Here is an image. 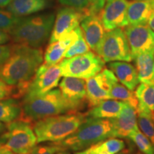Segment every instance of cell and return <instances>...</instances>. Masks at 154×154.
I'll list each match as a JSON object with an SVG mask.
<instances>
[{"label":"cell","instance_id":"23","mask_svg":"<svg viewBox=\"0 0 154 154\" xmlns=\"http://www.w3.org/2000/svg\"><path fill=\"white\" fill-rule=\"evenodd\" d=\"M126 143L118 138H109L86 149L89 154H117L124 151Z\"/></svg>","mask_w":154,"mask_h":154},{"label":"cell","instance_id":"30","mask_svg":"<svg viewBox=\"0 0 154 154\" xmlns=\"http://www.w3.org/2000/svg\"><path fill=\"white\" fill-rule=\"evenodd\" d=\"M22 18L8 10H0V29L9 33L15 27Z\"/></svg>","mask_w":154,"mask_h":154},{"label":"cell","instance_id":"42","mask_svg":"<svg viewBox=\"0 0 154 154\" xmlns=\"http://www.w3.org/2000/svg\"><path fill=\"white\" fill-rule=\"evenodd\" d=\"M56 154H72V153H71L70 152L67 151L66 150H63V151L58 152V153H57Z\"/></svg>","mask_w":154,"mask_h":154},{"label":"cell","instance_id":"16","mask_svg":"<svg viewBox=\"0 0 154 154\" xmlns=\"http://www.w3.org/2000/svg\"><path fill=\"white\" fill-rule=\"evenodd\" d=\"M83 36L90 49L96 52L101 44L106 30L99 14H89L80 23Z\"/></svg>","mask_w":154,"mask_h":154},{"label":"cell","instance_id":"11","mask_svg":"<svg viewBox=\"0 0 154 154\" xmlns=\"http://www.w3.org/2000/svg\"><path fill=\"white\" fill-rule=\"evenodd\" d=\"M132 58L140 54L154 52V32L147 24L128 25L124 30Z\"/></svg>","mask_w":154,"mask_h":154},{"label":"cell","instance_id":"40","mask_svg":"<svg viewBox=\"0 0 154 154\" xmlns=\"http://www.w3.org/2000/svg\"><path fill=\"white\" fill-rule=\"evenodd\" d=\"M0 154H17V153H14V152L9 151V150H7L3 146V149L2 150L1 152H0Z\"/></svg>","mask_w":154,"mask_h":154},{"label":"cell","instance_id":"43","mask_svg":"<svg viewBox=\"0 0 154 154\" xmlns=\"http://www.w3.org/2000/svg\"><path fill=\"white\" fill-rule=\"evenodd\" d=\"M3 143H4V139L2 136H0V145H2V144H3Z\"/></svg>","mask_w":154,"mask_h":154},{"label":"cell","instance_id":"36","mask_svg":"<svg viewBox=\"0 0 154 154\" xmlns=\"http://www.w3.org/2000/svg\"><path fill=\"white\" fill-rule=\"evenodd\" d=\"M11 40V36L7 32L0 29V44H5Z\"/></svg>","mask_w":154,"mask_h":154},{"label":"cell","instance_id":"2","mask_svg":"<svg viewBox=\"0 0 154 154\" xmlns=\"http://www.w3.org/2000/svg\"><path fill=\"white\" fill-rule=\"evenodd\" d=\"M87 116L86 113L78 111L51 116L35 121L32 126L37 143L63 140L76 131Z\"/></svg>","mask_w":154,"mask_h":154},{"label":"cell","instance_id":"45","mask_svg":"<svg viewBox=\"0 0 154 154\" xmlns=\"http://www.w3.org/2000/svg\"><path fill=\"white\" fill-rule=\"evenodd\" d=\"M136 154H143V153H142L141 152H138V153H137Z\"/></svg>","mask_w":154,"mask_h":154},{"label":"cell","instance_id":"22","mask_svg":"<svg viewBox=\"0 0 154 154\" xmlns=\"http://www.w3.org/2000/svg\"><path fill=\"white\" fill-rule=\"evenodd\" d=\"M48 5V0H12L7 10L21 17L43 10Z\"/></svg>","mask_w":154,"mask_h":154},{"label":"cell","instance_id":"27","mask_svg":"<svg viewBox=\"0 0 154 154\" xmlns=\"http://www.w3.org/2000/svg\"><path fill=\"white\" fill-rule=\"evenodd\" d=\"M138 104L143 106L150 111H154V84L140 83L136 91Z\"/></svg>","mask_w":154,"mask_h":154},{"label":"cell","instance_id":"12","mask_svg":"<svg viewBox=\"0 0 154 154\" xmlns=\"http://www.w3.org/2000/svg\"><path fill=\"white\" fill-rule=\"evenodd\" d=\"M88 14L86 11H82L72 7H64L58 11L54 24L49 38V44L58 41L78 27L82 19Z\"/></svg>","mask_w":154,"mask_h":154},{"label":"cell","instance_id":"18","mask_svg":"<svg viewBox=\"0 0 154 154\" xmlns=\"http://www.w3.org/2000/svg\"><path fill=\"white\" fill-rule=\"evenodd\" d=\"M109 68L118 79L121 84L128 89L134 91L139 84L136 67L127 61H112Z\"/></svg>","mask_w":154,"mask_h":154},{"label":"cell","instance_id":"35","mask_svg":"<svg viewBox=\"0 0 154 154\" xmlns=\"http://www.w3.org/2000/svg\"><path fill=\"white\" fill-rule=\"evenodd\" d=\"M12 49V45L0 44V67L7 61L10 57Z\"/></svg>","mask_w":154,"mask_h":154},{"label":"cell","instance_id":"28","mask_svg":"<svg viewBox=\"0 0 154 154\" xmlns=\"http://www.w3.org/2000/svg\"><path fill=\"white\" fill-rule=\"evenodd\" d=\"M128 138L137 146L138 149L143 154H154L153 144L139 128L131 133Z\"/></svg>","mask_w":154,"mask_h":154},{"label":"cell","instance_id":"3","mask_svg":"<svg viewBox=\"0 0 154 154\" xmlns=\"http://www.w3.org/2000/svg\"><path fill=\"white\" fill-rule=\"evenodd\" d=\"M21 103L22 113L19 119L30 124L51 116L78 112L63 97L59 88H54L43 96L22 101Z\"/></svg>","mask_w":154,"mask_h":154},{"label":"cell","instance_id":"29","mask_svg":"<svg viewBox=\"0 0 154 154\" xmlns=\"http://www.w3.org/2000/svg\"><path fill=\"white\" fill-rule=\"evenodd\" d=\"M90 51V48L86 43L85 38L83 36L82 32L79 36L78 38L73 42L69 46V47L65 52L63 56L64 59H69V58L75 57V56L87 53Z\"/></svg>","mask_w":154,"mask_h":154},{"label":"cell","instance_id":"44","mask_svg":"<svg viewBox=\"0 0 154 154\" xmlns=\"http://www.w3.org/2000/svg\"><path fill=\"white\" fill-rule=\"evenodd\" d=\"M3 149V144H2V145H0V152L2 151V150Z\"/></svg>","mask_w":154,"mask_h":154},{"label":"cell","instance_id":"46","mask_svg":"<svg viewBox=\"0 0 154 154\" xmlns=\"http://www.w3.org/2000/svg\"><path fill=\"white\" fill-rule=\"evenodd\" d=\"M153 120H154V111L153 112Z\"/></svg>","mask_w":154,"mask_h":154},{"label":"cell","instance_id":"13","mask_svg":"<svg viewBox=\"0 0 154 154\" xmlns=\"http://www.w3.org/2000/svg\"><path fill=\"white\" fill-rule=\"evenodd\" d=\"M128 0H106L103 9L99 13L106 32L128 26Z\"/></svg>","mask_w":154,"mask_h":154},{"label":"cell","instance_id":"7","mask_svg":"<svg viewBox=\"0 0 154 154\" xmlns=\"http://www.w3.org/2000/svg\"><path fill=\"white\" fill-rule=\"evenodd\" d=\"M61 76L88 79L104 68L105 61L93 51L63 59L59 63Z\"/></svg>","mask_w":154,"mask_h":154},{"label":"cell","instance_id":"34","mask_svg":"<svg viewBox=\"0 0 154 154\" xmlns=\"http://www.w3.org/2000/svg\"><path fill=\"white\" fill-rule=\"evenodd\" d=\"M89 4L88 12L89 14H99L103 9L106 0H88Z\"/></svg>","mask_w":154,"mask_h":154},{"label":"cell","instance_id":"17","mask_svg":"<svg viewBox=\"0 0 154 154\" xmlns=\"http://www.w3.org/2000/svg\"><path fill=\"white\" fill-rule=\"evenodd\" d=\"M82 32V29L79 26L59 38L58 41L50 43L44 53V63L47 65H55L60 63L63 59L67 49L78 38Z\"/></svg>","mask_w":154,"mask_h":154},{"label":"cell","instance_id":"33","mask_svg":"<svg viewBox=\"0 0 154 154\" xmlns=\"http://www.w3.org/2000/svg\"><path fill=\"white\" fill-rule=\"evenodd\" d=\"M12 86L8 85L0 79V101L11 99L12 97Z\"/></svg>","mask_w":154,"mask_h":154},{"label":"cell","instance_id":"24","mask_svg":"<svg viewBox=\"0 0 154 154\" xmlns=\"http://www.w3.org/2000/svg\"><path fill=\"white\" fill-rule=\"evenodd\" d=\"M22 113V103L17 99H8L0 101V122L9 124L17 120Z\"/></svg>","mask_w":154,"mask_h":154},{"label":"cell","instance_id":"8","mask_svg":"<svg viewBox=\"0 0 154 154\" xmlns=\"http://www.w3.org/2000/svg\"><path fill=\"white\" fill-rule=\"evenodd\" d=\"M96 53L105 62H130L133 60L126 33L121 28H116L106 32Z\"/></svg>","mask_w":154,"mask_h":154},{"label":"cell","instance_id":"4","mask_svg":"<svg viewBox=\"0 0 154 154\" xmlns=\"http://www.w3.org/2000/svg\"><path fill=\"white\" fill-rule=\"evenodd\" d=\"M55 17L53 14L22 18L9 32L14 44L39 48L51 36Z\"/></svg>","mask_w":154,"mask_h":154},{"label":"cell","instance_id":"1","mask_svg":"<svg viewBox=\"0 0 154 154\" xmlns=\"http://www.w3.org/2000/svg\"><path fill=\"white\" fill-rule=\"evenodd\" d=\"M43 59L40 48L14 44L10 57L0 67V79L11 86L30 84Z\"/></svg>","mask_w":154,"mask_h":154},{"label":"cell","instance_id":"10","mask_svg":"<svg viewBox=\"0 0 154 154\" xmlns=\"http://www.w3.org/2000/svg\"><path fill=\"white\" fill-rule=\"evenodd\" d=\"M86 82V103L91 109L103 100L110 99L109 94L111 88L119 80L112 71L103 68Z\"/></svg>","mask_w":154,"mask_h":154},{"label":"cell","instance_id":"41","mask_svg":"<svg viewBox=\"0 0 154 154\" xmlns=\"http://www.w3.org/2000/svg\"><path fill=\"white\" fill-rule=\"evenodd\" d=\"M6 127H7V126H6L4 123L0 122V134H2V133L3 134V133L5 131Z\"/></svg>","mask_w":154,"mask_h":154},{"label":"cell","instance_id":"6","mask_svg":"<svg viewBox=\"0 0 154 154\" xmlns=\"http://www.w3.org/2000/svg\"><path fill=\"white\" fill-rule=\"evenodd\" d=\"M2 135L3 146L17 154H29L37 144V138L33 126L26 121L17 119L7 124Z\"/></svg>","mask_w":154,"mask_h":154},{"label":"cell","instance_id":"21","mask_svg":"<svg viewBox=\"0 0 154 154\" xmlns=\"http://www.w3.org/2000/svg\"><path fill=\"white\" fill-rule=\"evenodd\" d=\"M133 60L135 61L139 82L154 84V52L140 54Z\"/></svg>","mask_w":154,"mask_h":154},{"label":"cell","instance_id":"20","mask_svg":"<svg viewBox=\"0 0 154 154\" xmlns=\"http://www.w3.org/2000/svg\"><path fill=\"white\" fill-rule=\"evenodd\" d=\"M125 104L126 103L119 100L106 99L91 108L86 113L92 118L111 119L120 114Z\"/></svg>","mask_w":154,"mask_h":154},{"label":"cell","instance_id":"26","mask_svg":"<svg viewBox=\"0 0 154 154\" xmlns=\"http://www.w3.org/2000/svg\"><path fill=\"white\" fill-rule=\"evenodd\" d=\"M109 96L111 99L121 101L137 110L138 106V100L136 93L134 91L128 89L126 86L116 83L111 88Z\"/></svg>","mask_w":154,"mask_h":154},{"label":"cell","instance_id":"37","mask_svg":"<svg viewBox=\"0 0 154 154\" xmlns=\"http://www.w3.org/2000/svg\"><path fill=\"white\" fill-rule=\"evenodd\" d=\"M148 24L149 25V26L151 28V29L154 32V11L151 14V17H150L149 21H148Z\"/></svg>","mask_w":154,"mask_h":154},{"label":"cell","instance_id":"5","mask_svg":"<svg viewBox=\"0 0 154 154\" xmlns=\"http://www.w3.org/2000/svg\"><path fill=\"white\" fill-rule=\"evenodd\" d=\"M109 138H111V125L109 119L87 116L76 131L55 143L65 150L81 151Z\"/></svg>","mask_w":154,"mask_h":154},{"label":"cell","instance_id":"32","mask_svg":"<svg viewBox=\"0 0 154 154\" xmlns=\"http://www.w3.org/2000/svg\"><path fill=\"white\" fill-rule=\"evenodd\" d=\"M61 5L66 6L69 7L79 9L82 11H86L88 12V0H57ZM89 14V12H88Z\"/></svg>","mask_w":154,"mask_h":154},{"label":"cell","instance_id":"19","mask_svg":"<svg viewBox=\"0 0 154 154\" xmlns=\"http://www.w3.org/2000/svg\"><path fill=\"white\" fill-rule=\"evenodd\" d=\"M154 11V0H136L129 2L127 10L128 25L147 24Z\"/></svg>","mask_w":154,"mask_h":154},{"label":"cell","instance_id":"9","mask_svg":"<svg viewBox=\"0 0 154 154\" xmlns=\"http://www.w3.org/2000/svg\"><path fill=\"white\" fill-rule=\"evenodd\" d=\"M61 76L59 63L55 65L42 63L34 74L23 101L43 96L54 89L59 84Z\"/></svg>","mask_w":154,"mask_h":154},{"label":"cell","instance_id":"39","mask_svg":"<svg viewBox=\"0 0 154 154\" xmlns=\"http://www.w3.org/2000/svg\"><path fill=\"white\" fill-rule=\"evenodd\" d=\"M127 153H128V151L124 150V151H121L120 153H117V154H127ZM75 154H89V153H88L86 151V150H84V151H81L76 152V153H75Z\"/></svg>","mask_w":154,"mask_h":154},{"label":"cell","instance_id":"25","mask_svg":"<svg viewBox=\"0 0 154 154\" xmlns=\"http://www.w3.org/2000/svg\"><path fill=\"white\" fill-rule=\"evenodd\" d=\"M138 125L141 132L151 140L154 146V120L153 111L138 104L137 109Z\"/></svg>","mask_w":154,"mask_h":154},{"label":"cell","instance_id":"14","mask_svg":"<svg viewBox=\"0 0 154 154\" xmlns=\"http://www.w3.org/2000/svg\"><path fill=\"white\" fill-rule=\"evenodd\" d=\"M59 89L67 101L77 111L86 103V82L84 79L65 76L59 84Z\"/></svg>","mask_w":154,"mask_h":154},{"label":"cell","instance_id":"15","mask_svg":"<svg viewBox=\"0 0 154 154\" xmlns=\"http://www.w3.org/2000/svg\"><path fill=\"white\" fill-rule=\"evenodd\" d=\"M109 120L111 125V138H128L138 128L137 110L127 103L118 116Z\"/></svg>","mask_w":154,"mask_h":154},{"label":"cell","instance_id":"31","mask_svg":"<svg viewBox=\"0 0 154 154\" xmlns=\"http://www.w3.org/2000/svg\"><path fill=\"white\" fill-rule=\"evenodd\" d=\"M63 150L65 149L58 144L53 143L34 146L29 154H56Z\"/></svg>","mask_w":154,"mask_h":154},{"label":"cell","instance_id":"38","mask_svg":"<svg viewBox=\"0 0 154 154\" xmlns=\"http://www.w3.org/2000/svg\"><path fill=\"white\" fill-rule=\"evenodd\" d=\"M12 0H0V7H7Z\"/></svg>","mask_w":154,"mask_h":154}]
</instances>
